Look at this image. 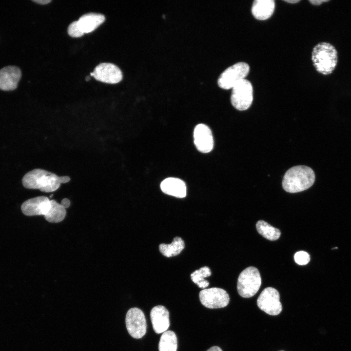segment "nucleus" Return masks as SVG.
Listing matches in <instances>:
<instances>
[{
  "label": "nucleus",
  "mask_w": 351,
  "mask_h": 351,
  "mask_svg": "<svg viewBox=\"0 0 351 351\" xmlns=\"http://www.w3.org/2000/svg\"><path fill=\"white\" fill-rule=\"evenodd\" d=\"M162 191L168 195L178 198H183L186 195L187 188L185 182L175 177H168L160 184Z\"/></svg>",
  "instance_id": "15"
},
{
  "label": "nucleus",
  "mask_w": 351,
  "mask_h": 351,
  "mask_svg": "<svg viewBox=\"0 0 351 351\" xmlns=\"http://www.w3.org/2000/svg\"><path fill=\"white\" fill-rule=\"evenodd\" d=\"M185 243L183 239L178 236L175 237L170 244H160L159 246L160 252L167 257L178 255L184 249Z\"/></svg>",
  "instance_id": "18"
},
{
  "label": "nucleus",
  "mask_w": 351,
  "mask_h": 351,
  "mask_svg": "<svg viewBox=\"0 0 351 351\" xmlns=\"http://www.w3.org/2000/svg\"><path fill=\"white\" fill-rule=\"evenodd\" d=\"M257 304L260 310L271 315H278L282 310L279 293L272 287L262 291L257 298Z\"/></svg>",
  "instance_id": "7"
},
{
  "label": "nucleus",
  "mask_w": 351,
  "mask_h": 351,
  "mask_svg": "<svg viewBox=\"0 0 351 351\" xmlns=\"http://www.w3.org/2000/svg\"><path fill=\"white\" fill-rule=\"evenodd\" d=\"M66 214V209L54 200H51L50 208L44 216L45 219L51 223H58L62 221Z\"/></svg>",
  "instance_id": "19"
},
{
  "label": "nucleus",
  "mask_w": 351,
  "mask_h": 351,
  "mask_svg": "<svg viewBox=\"0 0 351 351\" xmlns=\"http://www.w3.org/2000/svg\"><path fill=\"white\" fill-rule=\"evenodd\" d=\"M125 322L130 335L134 338H142L147 331V323L143 312L137 308H131L127 312Z\"/></svg>",
  "instance_id": "8"
},
{
  "label": "nucleus",
  "mask_w": 351,
  "mask_h": 351,
  "mask_svg": "<svg viewBox=\"0 0 351 351\" xmlns=\"http://www.w3.org/2000/svg\"><path fill=\"white\" fill-rule=\"evenodd\" d=\"M294 259L297 264L305 265L309 262L310 256L309 254L306 252L300 251L296 252L294 254Z\"/></svg>",
  "instance_id": "23"
},
{
  "label": "nucleus",
  "mask_w": 351,
  "mask_h": 351,
  "mask_svg": "<svg viewBox=\"0 0 351 351\" xmlns=\"http://www.w3.org/2000/svg\"><path fill=\"white\" fill-rule=\"evenodd\" d=\"M315 180L313 171L310 167L301 165L292 167L285 173L282 186L287 192L295 193L306 190Z\"/></svg>",
  "instance_id": "2"
},
{
  "label": "nucleus",
  "mask_w": 351,
  "mask_h": 351,
  "mask_svg": "<svg viewBox=\"0 0 351 351\" xmlns=\"http://www.w3.org/2000/svg\"><path fill=\"white\" fill-rule=\"evenodd\" d=\"M105 20L104 16L101 14L90 13L82 15L77 21L80 30L84 34L92 32Z\"/></svg>",
  "instance_id": "16"
},
{
  "label": "nucleus",
  "mask_w": 351,
  "mask_h": 351,
  "mask_svg": "<svg viewBox=\"0 0 351 351\" xmlns=\"http://www.w3.org/2000/svg\"><path fill=\"white\" fill-rule=\"evenodd\" d=\"M285 1L290 3H296L300 1V0H284Z\"/></svg>",
  "instance_id": "29"
},
{
  "label": "nucleus",
  "mask_w": 351,
  "mask_h": 351,
  "mask_svg": "<svg viewBox=\"0 0 351 351\" xmlns=\"http://www.w3.org/2000/svg\"><path fill=\"white\" fill-rule=\"evenodd\" d=\"M70 180L68 176H58L45 170L35 169L24 176L22 183L26 188L39 189L48 193L56 191L61 183L68 182Z\"/></svg>",
  "instance_id": "1"
},
{
  "label": "nucleus",
  "mask_w": 351,
  "mask_h": 351,
  "mask_svg": "<svg viewBox=\"0 0 351 351\" xmlns=\"http://www.w3.org/2000/svg\"><path fill=\"white\" fill-rule=\"evenodd\" d=\"M150 317L156 333L159 334L167 330L170 326L169 312L164 306L158 305L153 308Z\"/></svg>",
  "instance_id": "14"
},
{
  "label": "nucleus",
  "mask_w": 351,
  "mask_h": 351,
  "mask_svg": "<svg viewBox=\"0 0 351 351\" xmlns=\"http://www.w3.org/2000/svg\"><path fill=\"white\" fill-rule=\"evenodd\" d=\"M177 340L175 333L171 331L164 332L160 338L159 351H176Z\"/></svg>",
  "instance_id": "20"
},
{
  "label": "nucleus",
  "mask_w": 351,
  "mask_h": 351,
  "mask_svg": "<svg viewBox=\"0 0 351 351\" xmlns=\"http://www.w3.org/2000/svg\"><path fill=\"white\" fill-rule=\"evenodd\" d=\"M201 304L209 309L224 308L230 301L228 293L219 288H211L203 289L199 294Z\"/></svg>",
  "instance_id": "9"
},
{
  "label": "nucleus",
  "mask_w": 351,
  "mask_h": 351,
  "mask_svg": "<svg viewBox=\"0 0 351 351\" xmlns=\"http://www.w3.org/2000/svg\"><path fill=\"white\" fill-rule=\"evenodd\" d=\"M275 7L273 0H255L252 6V13L259 20H265L272 15Z\"/></svg>",
  "instance_id": "17"
},
{
  "label": "nucleus",
  "mask_w": 351,
  "mask_h": 351,
  "mask_svg": "<svg viewBox=\"0 0 351 351\" xmlns=\"http://www.w3.org/2000/svg\"><path fill=\"white\" fill-rule=\"evenodd\" d=\"M253 100V89L251 83L244 79L232 88L231 101L236 109L243 111L248 109Z\"/></svg>",
  "instance_id": "6"
},
{
  "label": "nucleus",
  "mask_w": 351,
  "mask_h": 351,
  "mask_svg": "<svg viewBox=\"0 0 351 351\" xmlns=\"http://www.w3.org/2000/svg\"><path fill=\"white\" fill-rule=\"evenodd\" d=\"M33 1L41 4H46L51 1L50 0H35Z\"/></svg>",
  "instance_id": "27"
},
{
  "label": "nucleus",
  "mask_w": 351,
  "mask_h": 351,
  "mask_svg": "<svg viewBox=\"0 0 351 351\" xmlns=\"http://www.w3.org/2000/svg\"><path fill=\"white\" fill-rule=\"evenodd\" d=\"M68 33L73 38H78L82 36L84 33L80 30L78 21H75L70 23L68 28Z\"/></svg>",
  "instance_id": "24"
},
{
  "label": "nucleus",
  "mask_w": 351,
  "mask_h": 351,
  "mask_svg": "<svg viewBox=\"0 0 351 351\" xmlns=\"http://www.w3.org/2000/svg\"><path fill=\"white\" fill-rule=\"evenodd\" d=\"M261 278L259 271L254 267H249L240 273L237 289L239 294L244 298L253 296L259 290Z\"/></svg>",
  "instance_id": "4"
},
{
  "label": "nucleus",
  "mask_w": 351,
  "mask_h": 351,
  "mask_svg": "<svg viewBox=\"0 0 351 351\" xmlns=\"http://www.w3.org/2000/svg\"><path fill=\"white\" fill-rule=\"evenodd\" d=\"M250 70L249 65L244 62H237L225 70L218 78L219 87L223 89H232L240 81L245 79Z\"/></svg>",
  "instance_id": "5"
},
{
  "label": "nucleus",
  "mask_w": 351,
  "mask_h": 351,
  "mask_svg": "<svg viewBox=\"0 0 351 351\" xmlns=\"http://www.w3.org/2000/svg\"><path fill=\"white\" fill-rule=\"evenodd\" d=\"M256 228L260 234L269 240H276L279 238L281 234L279 229L263 220H259L256 224Z\"/></svg>",
  "instance_id": "21"
},
{
  "label": "nucleus",
  "mask_w": 351,
  "mask_h": 351,
  "mask_svg": "<svg viewBox=\"0 0 351 351\" xmlns=\"http://www.w3.org/2000/svg\"><path fill=\"white\" fill-rule=\"evenodd\" d=\"M207 351H222V350L218 346H213L209 349Z\"/></svg>",
  "instance_id": "28"
},
{
  "label": "nucleus",
  "mask_w": 351,
  "mask_h": 351,
  "mask_svg": "<svg viewBox=\"0 0 351 351\" xmlns=\"http://www.w3.org/2000/svg\"><path fill=\"white\" fill-rule=\"evenodd\" d=\"M90 79V77H87L86 78V80L87 81L89 80Z\"/></svg>",
  "instance_id": "30"
},
{
  "label": "nucleus",
  "mask_w": 351,
  "mask_h": 351,
  "mask_svg": "<svg viewBox=\"0 0 351 351\" xmlns=\"http://www.w3.org/2000/svg\"><path fill=\"white\" fill-rule=\"evenodd\" d=\"M194 141L197 149L202 153H209L213 148L212 133L209 127L205 124H199L195 127Z\"/></svg>",
  "instance_id": "12"
},
{
  "label": "nucleus",
  "mask_w": 351,
  "mask_h": 351,
  "mask_svg": "<svg viewBox=\"0 0 351 351\" xmlns=\"http://www.w3.org/2000/svg\"><path fill=\"white\" fill-rule=\"evenodd\" d=\"M51 206V200L44 196L30 198L21 206L22 212L27 216L44 215L48 212Z\"/></svg>",
  "instance_id": "11"
},
{
  "label": "nucleus",
  "mask_w": 351,
  "mask_h": 351,
  "mask_svg": "<svg viewBox=\"0 0 351 351\" xmlns=\"http://www.w3.org/2000/svg\"><path fill=\"white\" fill-rule=\"evenodd\" d=\"M21 76L19 68L8 66L0 69V89L12 91L15 89Z\"/></svg>",
  "instance_id": "13"
},
{
  "label": "nucleus",
  "mask_w": 351,
  "mask_h": 351,
  "mask_svg": "<svg viewBox=\"0 0 351 351\" xmlns=\"http://www.w3.org/2000/svg\"><path fill=\"white\" fill-rule=\"evenodd\" d=\"M211 275L210 269L207 266H204L192 273L191 274V278L193 282L200 288L205 289L209 286V283L204 278Z\"/></svg>",
  "instance_id": "22"
},
{
  "label": "nucleus",
  "mask_w": 351,
  "mask_h": 351,
  "mask_svg": "<svg viewBox=\"0 0 351 351\" xmlns=\"http://www.w3.org/2000/svg\"><path fill=\"white\" fill-rule=\"evenodd\" d=\"M312 59L316 70L323 75H329L334 70L338 60L335 48L328 42L318 43L313 48Z\"/></svg>",
  "instance_id": "3"
},
{
  "label": "nucleus",
  "mask_w": 351,
  "mask_h": 351,
  "mask_svg": "<svg viewBox=\"0 0 351 351\" xmlns=\"http://www.w3.org/2000/svg\"><path fill=\"white\" fill-rule=\"evenodd\" d=\"M90 76L97 80L102 82L116 84L122 79L120 69L116 65L111 63H101L97 65Z\"/></svg>",
  "instance_id": "10"
},
{
  "label": "nucleus",
  "mask_w": 351,
  "mask_h": 351,
  "mask_svg": "<svg viewBox=\"0 0 351 351\" xmlns=\"http://www.w3.org/2000/svg\"><path fill=\"white\" fill-rule=\"evenodd\" d=\"M329 0H310L309 2L313 5H319L322 2H328Z\"/></svg>",
  "instance_id": "25"
},
{
  "label": "nucleus",
  "mask_w": 351,
  "mask_h": 351,
  "mask_svg": "<svg viewBox=\"0 0 351 351\" xmlns=\"http://www.w3.org/2000/svg\"><path fill=\"white\" fill-rule=\"evenodd\" d=\"M65 209L68 208L70 205V201L67 198H64L61 200L60 203Z\"/></svg>",
  "instance_id": "26"
}]
</instances>
